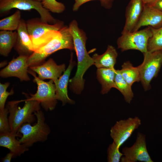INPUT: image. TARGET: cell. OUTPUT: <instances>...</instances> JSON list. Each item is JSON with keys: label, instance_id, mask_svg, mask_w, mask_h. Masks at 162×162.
<instances>
[{"label": "cell", "instance_id": "6da1fadb", "mask_svg": "<svg viewBox=\"0 0 162 162\" xmlns=\"http://www.w3.org/2000/svg\"><path fill=\"white\" fill-rule=\"evenodd\" d=\"M72 35L77 58V69L74 76L70 80V90L76 94H80L83 90L85 81L83 76L86 70L94 62L87 51L86 42L87 38L86 33L80 29L76 20H72L69 26Z\"/></svg>", "mask_w": 162, "mask_h": 162}, {"label": "cell", "instance_id": "7a4b0ae2", "mask_svg": "<svg viewBox=\"0 0 162 162\" xmlns=\"http://www.w3.org/2000/svg\"><path fill=\"white\" fill-rule=\"evenodd\" d=\"M74 50V41L69 27L64 26L46 44L35 50L28 58L29 67L42 64L49 56L62 49Z\"/></svg>", "mask_w": 162, "mask_h": 162}, {"label": "cell", "instance_id": "3957f363", "mask_svg": "<svg viewBox=\"0 0 162 162\" xmlns=\"http://www.w3.org/2000/svg\"><path fill=\"white\" fill-rule=\"evenodd\" d=\"M22 100H13L8 102L6 107L9 111L8 120L10 132L17 134L20 127L25 123H32L36 120L34 113L40 110V104L36 100L28 98L25 100L23 106L18 104Z\"/></svg>", "mask_w": 162, "mask_h": 162}, {"label": "cell", "instance_id": "277c9868", "mask_svg": "<svg viewBox=\"0 0 162 162\" xmlns=\"http://www.w3.org/2000/svg\"><path fill=\"white\" fill-rule=\"evenodd\" d=\"M26 24L34 51L46 44L56 34L58 31L64 26L63 22L61 21L58 20L56 23L51 24L38 18L27 20Z\"/></svg>", "mask_w": 162, "mask_h": 162}, {"label": "cell", "instance_id": "5b68a950", "mask_svg": "<svg viewBox=\"0 0 162 162\" xmlns=\"http://www.w3.org/2000/svg\"><path fill=\"white\" fill-rule=\"evenodd\" d=\"M34 113L37 119L36 123L33 125L29 123H24L17 132L18 135L19 133L22 134L19 140L20 142L28 148L35 142L46 141L50 132L49 126L45 122L43 112L39 110Z\"/></svg>", "mask_w": 162, "mask_h": 162}, {"label": "cell", "instance_id": "8992f818", "mask_svg": "<svg viewBox=\"0 0 162 162\" xmlns=\"http://www.w3.org/2000/svg\"><path fill=\"white\" fill-rule=\"evenodd\" d=\"M121 34V36L117 40V44L118 48L122 51L136 50L143 54L147 52L148 42L152 36L150 27L140 30L125 32Z\"/></svg>", "mask_w": 162, "mask_h": 162}, {"label": "cell", "instance_id": "52a82bcc", "mask_svg": "<svg viewBox=\"0 0 162 162\" xmlns=\"http://www.w3.org/2000/svg\"><path fill=\"white\" fill-rule=\"evenodd\" d=\"M28 73L34 77L33 81L37 85V90L34 94H30L29 98L39 102L41 106L46 111L54 110L57 104L56 86L53 81L50 80L45 82L39 78L29 68Z\"/></svg>", "mask_w": 162, "mask_h": 162}, {"label": "cell", "instance_id": "ba28073f", "mask_svg": "<svg viewBox=\"0 0 162 162\" xmlns=\"http://www.w3.org/2000/svg\"><path fill=\"white\" fill-rule=\"evenodd\" d=\"M13 8L23 10H35L38 12L43 21L50 24H54L58 21L43 7L41 2L33 0H0L1 15L6 14Z\"/></svg>", "mask_w": 162, "mask_h": 162}, {"label": "cell", "instance_id": "9c48e42d", "mask_svg": "<svg viewBox=\"0 0 162 162\" xmlns=\"http://www.w3.org/2000/svg\"><path fill=\"white\" fill-rule=\"evenodd\" d=\"M144 60L139 65L140 81L145 91L150 88L152 80L158 75L162 65V50L143 54Z\"/></svg>", "mask_w": 162, "mask_h": 162}, {"label": "cell", "instance_id": "30bf717a", "mask_svg": "<svg viewBox=\"0 0 162 162\" xmlns=\"http://www.w3.org/2000/svg\"><path fill=\"white\" fill-rule=\"evenodd\" d=\"M141 124V120L137 116L120 120L111 127L110 136L113 142L120 148Z\"/></svg>", "mask_w": 162, "mask_h": 162}, {"label": "cell", "instance_id": "8fae6325", "mask_svg": "<svg viewBox=\"0 0 162 162\" xmlns=\"http://www.w3.org/2000/svg\"><path fill=\"white\" fill-rule=\"evenodd\" d=\"M122 152L124 156L121 159L122 162H153L147 150L146 135L140 132L137 133L134 144L130 147H124Z\"/></svg>", "mask_w": 162, "mask_h": 162}, {"label": "cell", "instance_id": "7c38bea8", "mask_svg": "<svg viewBox=\"0 0 162 162\" xmlns=\"http://www.w3.org/2000/svg\"><path fill=\"white\" fill-rule=\"evenodd\" d=\"M29 56L19 55L13 58L8 65L2 70L0 76L3 78L15 77L21 81H28L30 78L28 75L29 66L27 61Z\"/></svg>", "mask_w": 162, "mask_h": 162}, {"label": "cell", "instance_id": "4fadbf2b", "mask_svg": "<svg viewBox=\"0 0 162 162\" xmlns=\"http://www.w3.org/2000/svg\"><path fill=\"white\" fill-rule=\"evenodd\" d=\"M29 68L37 74L40 79L52 80L54 82L65 71V65L64 64L57 65L53 59L50 58L41 64L30 66Z\"/></svg>", "mask_w": 162, "mask_h": 162}, {"label": "cell", "instance_id": "5bb4252c", "mask_svg": "<svg viewBox=\"0 0 162 162\" xmlns=\"http://www.w3.org/2000/svg\"><path fill=\"white\" fill-rule=\"evenodd\" d=\"M145 26L155 29L162 27V12L148 5L144 4L140 17L133 31Z\"/></svg>", "mask_w": 162, "mask_h": 162}, {"label": "cell", "instance_id": "9a60e30c", "mask_svg": "<svg viewBox=\"0 0 162 162\" xmlns=\"http://www.w3.org/2000/svg\"><path fill=\"white\" fill-rule=\"evenodd\" d=\"M17 38L14 48L19 55L30 56L34 51L32 42L28 32L26 22L21 19L17 30Z\"/></svg>", "mask_w": 162, "mask_h": 162}, {"label": "cell", "instance_id": "2e32d148", "mask_svg": "<svg viewBox=\"0 0 162 162\" xmlns=\"http://www.w3.org/2000/svg\"><path fill=\"white\" fill-rule=\"evenodd\" d=\"M144 6L142 0H130L126 9L125 22L122 32H133L142 13Z\"/></svg>", "mask_w": 162, "mask_h": 162}, {"label": "cell", "instance_id": "e0dca14e", "mask_svg": "<svg viewBox=\"0 0 162 162\" xmlns=\"http://www.w3.org/2000/svg\"><path fill=\"white\" fill-rule=\"evenodd\" d=\"M72 56L67 68L62 75L54 82L56 86V98L58 100L62 102L63 105L66 104H73L74 101L70 99L68 94V86L69 78L72 70L74 65V62L72 60Z\"/></svg>", "mask_w": 162, "mask_h": 162}, {"label": "cell", "instance_id": "ac0fdd59", "mask_svg": "<svg viewBox=\"0 0 162 162\" xmlns=\"http://www.w3.org/2000/svg\"><path fill=\"white\" fill-rule=\"evenodd\" d=\"M18 136V134L10 132L0 133V146L9 150L13 153L14 158L20 156L29 149L28 147L16 138Z\"/></svg>", "mask_w": 162, "mask_h": 162}, {"label": "cell", "instance_id": "d6986e66", "mask_svg": "<svg viewBox=\"0 0 162 162\" xmlns=\"http://www.w3.org/2000/svg\"><path fill=\"white\" fill-rule=\"evenodd\" d=\"M118 53L113 46L108 45L106 51L102 54H94L92 58L94 61V64L97 69L100 68H114Z\"/></svg>", "mask_w": 162, "mask_h": 162}, {"label": "cell", "instance_id": "ffe728a7", "mask_svg": "<svg viewBox=\"0 0 162 162\" xmlns=\"http://www.w3.org/2000/svg\"><path fill=\"white\" fill-rule=\"evenodd\" d=\"M116 70L115 68H100L97 69V77L102 86V94L107 93L112 88H116L115 78Z\"/></svg>", "mask_w": 162, "mask_h": 162}, {"label": "cell", "instance_id": "44dd1931", "mask_svg": "<svg viewBox=\"0 0 162 162\" xmlns=\"http://www.w3.org/2000/svg\"><path fill=\"white\" fill-rule=\"evenodd\" d=\"M17 38V32L13 31H0V54L7 56L14 47Z\"/></svg>", "mask_w": 162, "mask_h": 162}, {"label": "cell", "instance_id": "7402d4cb", "mask_svg": "<svg viewBox=\"0 0 162 162\" xmlns=\"http://www.w3.org/2000/svg\"><path fill=\"white\" fill-rule=\"evenodd\" d=\"M120 72L125 81L130 86L135 82L140 81L139 66L134 67L129 61L124 62L122 66Z\"/></svg>", "mask_w": 162, "mask_h": 162}, {"label": "cell", "instance_id": "603a6c76", "mask_svg": "<svg viewBox=\"0 0 162 162\" xmlns=\"http://www.w3.org/2000/svg\"><path fill=\"white\" fill-rule=\"evenodd\" d=\"M115 82L116 88L123 95L125 101L130 104L134 97L131 86L124 79L119 70H116Z\"/></svg>", "mask_w": 162, "mask_h": 162}, {"label": "cell", "instance_id": "cb8c5ba5", "mask_svg": "<svg viewBox=\"0 0 162 162\" xmlns=\"http://www.w3.org/2000/svg\"><path fill=\"white\" fill-rule=\"evenodd\" d=\"M21 13L17 10L10 16L0 20V30L13 31L17 30L21 20Z\"/></svg>", "mask_w": 162, "mask_h": 162}, {"label": "cell", "instance_id": "d4e9b609", "mask_svg": "<svg viewBox=\"0 0 162 162\" xmlns=\"http://www.w3.org/2000/svg\"><path fill=\"white\" fill-rule=\"evenodd\" d=\"M150 27L152 36L148 42L147 51L152 52L162 50V27L157 29Z\"/></svg>", "mask_w": 162, "mask_h": 162}, {"label": "cell", "instance_id": "484cf974", "mask_svg": "<svg viewBox=\"0 0 162 162\" xmlns=\"http://www.w3.org/2000/svg\"><path fill=\"white\" fill-rule=\"evenodd\" d=\"M41 3L44 8L54 13H62L65 9L63 3L56 0H43Z\"/></svg>", "mask_w": 162, "mask_h": 162}, {"label": "cell", "instance_id": "4316f807", "mask_svg": "<svg viewBox=\"0 0 162 162\" xmlns=\"http://www.w3.org/2000/svg\"><path fill=\"white\" fill-rule=\"evenodd\" d=\"M119 147L113 142L109 145L107 149V160L108 162H119L123 153L119 150Z\"/></svg>", "mask_w": 162, "mask_h": 162}, {"label": "cell", "instance_id": "83f0119b", "mask_svg": "<svg viewBox=\"0 0 162 162\" xmlns=\"http://www.w3.org/2000/svg\"><path fill=\"white\" fill-rule=\"evenodd\" d=\"M10 83L8 82L0 83V111L5 109V104L8 97L14 93L13 89L10 92L7 91V89Z\"/></svg>", "mask_w": 162, "mask_h": 162}, {"label": "cell", "instance_id": "f1b7e54d", "mask_svg": "<svg viewBox=\"0 0 162 162\" xmlns=\"http://www.w3.org/2000/svg\"><path fill=\"white\" fill-rule=\"evenodd\" d=\"M8 109L6 107L2 111H0V133L10 132L8 115Z\"/></svg>", "mask_w": 162, "mask_h": 162}, {"label": "cell", "instance_id": "f546056e", "mask_svg": "<svg viewBox=\"0 0 162 162\" xmlns=\"http://www.w3.org/2000/svg\"><path fill=\"white\" fill-rule=\"evenodd\" d=\"M75 3L73 5V10L74 11H77L80 7L85 3L92 0H74Z\"/></svg>", "mask_w": 162, "mask_h": 162}, {"label": "cell", "instance_id": "4dcf8cb0", "mask_svg": "<svg viewBox=\"0 0 162 162\" xmlns=\"http://www.w3.org/2000/svg\"><path fill=\"white\" fill-rule=\"evenodd\" d=\"M148 5L162 12V0H156L153 2Z\"/></svg>", "mask_w": 162, "mask_h": 162}, {"label": "cell", "instance_id": "1f68e13d", "mask_svg": "<svg viewBox=\"0 0 162 162\" xmlns=\"http://www.w3.org/2000/svg\"><path fill=\"white\" fill-rule=\"evenodd\" d=\"M114 0H101V5L107 9H110L112 7Z\"/></svg>", "mask_w": 162, "mask_h": 162}, {"label": "cell", "instance_id": "d6a6232c", "mask_svg": "<svg viewBox=\"0 0 162 162\" xmlns=\"http://www.w3.org/2000/svg\"><path fill=\"white\" fill-rule=\"evenodd\" d=\"M14 157V154L13 153L10 152L2 159V161L3 162H10L12 158Z\"/></svg>", "mask_w": 162, "mask_h": 162}, {"label": "cell", "instance_id": "836d02e7", "mask_svg": "<svg viewBox=\"0 0 162 162\" xmlns=\"http://www.w3.org/2000/svg\"><path fill=\"white\" fill-rule=\"evenodd\" d=\"M144 5L149 4L153 2L156 0H142Z\"/></svg>", "mask_w": 162, "mask_h": 162}, {"label": "cell", "instance_id": "e575fe53", "mask_svg": "<svg viewBox=\"0 0 162 162\" xmlns=\"http://www.w3.org/2000/svg\"><path fill=\"white\" fill-rule=\"evenodd\" d=\"M34 1H36V2H41L43 0H33Z\"/></svg>", "mask_w": 162, "mask_h": 162}]
</instances>
